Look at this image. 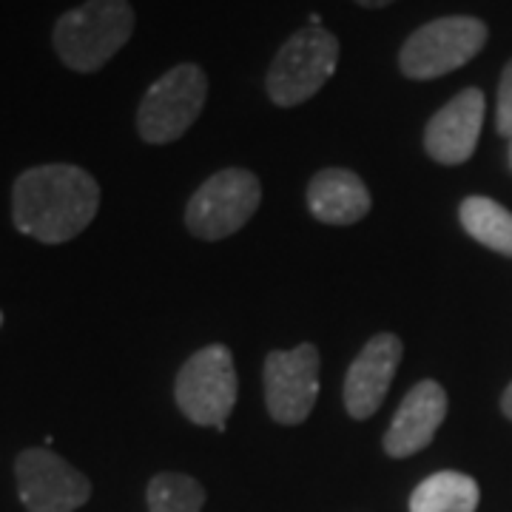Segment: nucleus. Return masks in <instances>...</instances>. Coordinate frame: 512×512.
Instances as JSON below:
<instances>
[{
  "mask_svg": "<svg viewBox=\"0 0 512 512\" xmlns=\"http://www.w3.org/2000/svg\"><path fill=\"white\" fill-rule=\"evenodd\" d=\"M259 200L262 188L251 171L225 168L197 188L185 208V225L194 237L208 242L231 237L254 217Z\"/></svg>",
  "mask_w": 512,
  "mask_h": 512,
  "instance_id": "7",
  "label": "nucleus"
},
{
  "mask_svg": "<svg viewBox=\"0 0 512 512\" xmlns=\"http://www.w3.org/2000/svg\"><path fill=\"white\" fill-rule=\"evenodd\" d=\"M476 507L478 484L453 470L424 478L410 495V512H476Z\"/></svg>",
  "mask_w": 512,
  "mask_h": 512,
  "instance_id": "14",
  "label": "nucleus"
},
{
  "mask_svg": "<svg viewBox=\"0 0 512 512\" xmlns=\"http://www.w3.org/2000/svg\"><path fill=\"white\" fill-rule=\"evenodd\" d=\"M484 126V94L478 89L458 92L441 106L424 128V148L441 165H461L473 157Z\"/></svg>",
  "mask_w": 512,
  "mask_h": 512,
  "instance_id": "10",
  "label": "nucleus"
},
{
  "mask_svg": "<svg viewBox=\"0 0 512 512\" xmlns=\"http://www.w3.org/2000/svg\"><path fill=\"white\" fill-rule=\"evenodd\" d=\"M134 32L128 0H86L55 23L52 43L57 57L80 74L103 69Z\"/></svg>",
  "mask_w": 512,
  "mask_h": 512,
  "instance_id": "2",
  "label": "nucleus"
},
{
  "mask_svg": "<svg viewBox=\"0 0 512 512\" xmlns=\"http://www.w3.org/2000/svg\"><path fill=\"white\" fill-rule=\"evenodd\" d=\"M319 396V350L311 342L265 359V404L279 424H302Z\"/></svg>",
  "mask_w": 512,
  "mask_h": 512,
  "instance_id": "9",
  "label": "nucleus"
},
{
  "mask_svg": "<svg viewBox=\"0 0 512 512\" xmlns=\"http://www.w3.org/2000/svg\"><path fill=\"white\" fill-rule=\"evenodd\" d=\"M100 185L80 165L52 163L23 171L12 191V217L20 234L46 245L69 242L97 217Z\"/></svg>",
  "mask_w": 512,
  "mask_h": 512,
  "instance_id": "1",
  "label": "nucleus"
},
{
  "mask_svg": "<svg viewBox=\"0 0 512 512\" xmlns=\"http://www.w3.org/2000/svg\"><path fill=\"white\" fill-rule=\"evenodd\" d=\"M501 410H504V416L512 421V384L504 390V399H501Z\"/></svg>",
  "mask_w": 512,
  "mask_h": 512,
  "instance_id": "18",
  "label": "nucleus"
},
{
  "mask_svg": "<svg viewBox=\"0 0 512 512\" xmlns=\"http://www.w3.org/2000/svg\"><path fill=\"white\" fill-rule=\"evenodd\" d=\"M174 396L185 419L225 430V419L237 404V367L231 350L225 345L197 350L180 370Z\"/></svg>",
  "mask_w": 512,
  "mask_h": 512,
  "instance_id": "6",
  "label": "nucleus"
},
{
  "mask_svg": "<svg viewBox=\"0 0 512 512\" xmlns=\"http://www.w3.org/2000/svg\"><path fill=\"white\" fill-rule=\"evenodd\" d=\"M402 362V339L379 333L353 359L345 376V410L353 419H370L393 384L396 367Z\"/></svg>",
  "mask_w": 512,
  "mask_h": 512,
  "instance_id": "11",
  "label": "nucleus"
},
{
  "mask_svg": "<svg viewBox=\"0 0 512 512\" xmlns=\"http://www.w3.org/2000/svg\"><path fill=\"white\" fill-rule=\"evenodd\" d=\"M208 100V77L197 63H180L151 83L137 109V131L151 146L180 140Z\"/></svg>",
  "mask_w": 512,
  "mask_h": 512,
  "instance_id": "5",
  "label": "nucleus"
},
{
  "mask_svg": "<svg viewBox=\"0 0 512 512\" xmlns=\"http://www.w3.org/2000/svg\"><path fill=\"white\" fill-rule=\"evenodd\" d=\"M447 416V393L439 382H419L399 404L393 424L387 427V456L407 458L424 450Z\"/></svg>",
  "mask_w": 512,
  "mask_h": 512,
  "instance_id": "12",
  "label": "nucleus"
},
{
  "mask_svg": "<svg viewBox=\"0 0 512 512\" xmlns=\"http://www.w3.org/2000/svg\"><path fill=\"white\" fill-rule=\"evenodd\" d=\"M495 128L501 137H512V60L501 72L498 83V106H495Z\"/></svg>",
  "mask_w": 512,
  "mask_h": 512,
  "instance_id": "17",
  "label": "nucleus"
},
{
  "mask_svg": "<svg viewBox=\"0 0 512 512\" xmlns=\"http://www.w3.org/2000/svg\"><path fill=\"white\" fill-rule=\"evenodd\" d=\"M0 325H3V313H0Z\"/></svg>",
  "mask_w": 512,
  "mask_h": 512,
  "instance_id": "20",
  "label": "nucleus"
},
{
  "mask_svg": "<svg viewBox=\"0 0 512 512\" xmlns=\"http://www.w3.org/2000/svg\"><path fill=\"white\" fill-rule=\"evenodd\" d=\"M308 208L319 222L353 225L370 211V191L348 168H325L308 185Z\"/></svg>",
  "mask_w": 512,
  "mask_h": 512,
  "instance_id": "13",
  "label": "nucleus"
},
{
  "mask_svg": "<svg viewBox=\"0 0 512 512\" xmlns=\"http://www.w3.org/2000/svg\"><path fill=\"white\" fill-rule=\"evenodd\" d=\"M487 43V23L470 15L430 20L404 40L399 69L410 80H436L467 66Z\"/></svg>",
  "mask_w": 512,
  "mask_h": 512,
  "instance_id": "4",
  "label": "nucleus"
},
{
  "mask_svg": "<svg viewBox=\"0 0 512 512\" xmlns=\"http://www.w3.org/2000/svg\"><path fill=\"white\" fill-rule=\"evenodd\" d=\"M339 66V40L325 26H305L293 32L282 49L276 52L274 63L265 77L268 97L282 109H293L308 103L313 94L322 92Z\"/></svg>",
  "mask_w": 512,
  "mask_h": 512,
  "instance_id": "3",
  "label": "nucleus"
},
{
  "mask_svg": "<svg viewBox=\"0 0 512 512\" xmlns=\"http://www.w3.org/2000/svg\"><path fill=\"white\" fill-rule=\"evenodd\" d=\"M18 495L29 512H74L92 498V481L46 447L23 450L15 461Z\"/></svg>",
  "mask_w": 512,
  "mask_h": 512,
  "instance_id": "8",
  "label": "nucleus"
},
{
  "mask_svg": "<svg viewBox=\"0 0 512 512\" xmlns=\"http://www.w3.org/2000/svg\"><path fill=\"white\" fill-rule=\"evenodd\" d=\"M359 6H365V9H382V6H390V3H396V0H356Z\"/></svg>",
  "mask_w": 512,
  "mask_h": 512,
  "instance_id": "19",
  "label": "nucleus"
},
{
  "mask_svg": "<svg viewBox=\"0 0 512 512\" xmlns=\"http://www.w3.org/2000/svg\"><path fill=\"white\" fill-rule=\"evenodd\" d=\"M148 512H200L205 490L183 473H160L148 484Z\"/></svg>",
  "mask_w": 512,
  "mask_h": 512,
  "instance_id": "16",
  "label": "nucleus"
},
{
  "mask_svg": "<svg viewBox=\"0 0 512 512\" xmlns=\"http://www.w3.org/2000/svg\"><path fill=\"white\" fill-rule=\"evenodd\" d=\"M461 225L470 237L495 254L512 256V214L487 197H467L458 208Z\"/></svg>",
  "mask_w": 512,
  "mask_h": 512,
  "instance_id": "15",
  "label": "nucleus"
}]
</instances>
